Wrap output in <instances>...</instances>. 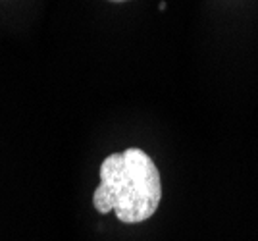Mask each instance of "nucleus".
Returning a JSON list of instances; mask_svg holds the SVG:
<instances>
[{"mask_svg":"<svg viewBox=\"0 0 258 241\" xmlns=\"http://www.w3.org/2000/svg\"><path fill=\"white\" fill-rule=\"evenodd\" d=\"M110 2H127V0H110Z\"/></svg>","mask_w":258,"mask_h":241,"instance_id":"f03ea898","label":"nucleus"},{"mask_svg":"<svg viewBox=\"0 0 258 241\" xmlns=\"http://www.w3.org/2000/svg\"><path fill=\"white\" fill-rule=\"evenodd\" d=\"M162 199L160 172L141 149L114 153L100 164V184L93 205L100 214L116 212L121 222L137 224L156 212Z\"/></svg>","mask_w":258,"mask_h":241,"instance_id":"f257e3e1","label":"nucleus"}]
</instances>
